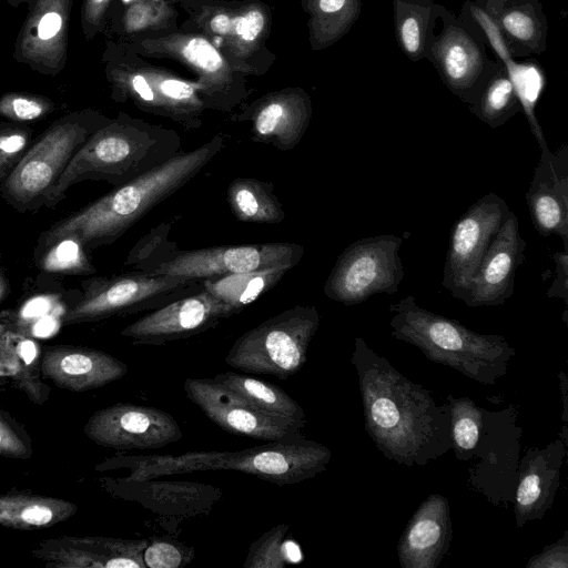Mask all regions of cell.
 Segmentation results:
<instances>
[{"instance_id":"obj_1","label":"cell","mask_w":568,"mask_h":568,"mask_svg":"<svg viewBox=\"0 0 568 568\" xmlns=\"http://www.w3.org/2000/svg\"><path fill=\"white\" fill-rule=\"evenodd\" d=\"M351 362L358 378L364 428L397 464L425 466L452 449L450 408L356 337Z\"/></svg>"},{"instance_id":"obj_2","label":"cell","mask_w":568,"mask_h":568,"mask_svg":"<svg viewBox=\"0 0 568 568\" xmlns=\"http://www.w3.org/2000/svg\"><path fill=\"white\" fill-rule=\"evenodd\" d=\"M224 146V138L215 135L196 149L181 151L136 179L113 187L42 232L37 252L63 239L90 250L112 244L154 206L194 179Z\"/></svg>"},{"instance_id":"obj_3","label":"cell","mask_w":568,"mask_h":568,"mask_svg":"<svg viewBox=\"0 0 568 568\" xmlns=\"http://www.w3.org/2000/svg\"><path fill=\"white\" fill-rule=\"evenodd\" d=\"M452 449L470 463L467 484L496 507L514 500L523 428L513 404L498 410L476 405L468 397L448 395Z\"/></svg>"},{"instance_id":"obj_4","label":"cell","mask_w":568,"mask_h":568,"mask_svg":"<svg viewBox=\"0 0 568 568\" xmlns=\"http://www.w3.org/2000/svg\"><path fill=\"white\" fill-rule=\"evenodd\" d=\"M389 311L394 338L414 345L429 361L477 383L496 384L516 355L504 336L474 332L454 318L419 306L412 295L390 304Z\"/></svg>"},{"instance_id":"obj_5","label":"cell","mask_w":568,"mask_h":568,"mask_svg":"<svg viewBox=\"0 0 568 568\" xmlns=\"http://www.w3.org/2000/svg\"><path fill=\"white\" fill-rule=\"evenodd\" d=\"M179 135L165 129L116 120L95 131L70 161L44 200L53 207L75 183L104 181L121 186L181 152Z\"/></svg>"},{"instance_id":"obj_6","label":"cell","mask_w":568,"mask_h":568,"mask_svg":"<svg viewBox=\"0 0 568 568\" xmlns=\"http://www.w3.org/2000/svg\"><path fill=\"white\" fill-rule=\"evenodd\" d=\"M106 123L71 114L50 125L0 184L1 197L18 212L41 209L73 156Z\"/></svg>"},{"instance_id":"obj_7","label":"cell","mask_w":568,"mask_h":568,"mask_svg":"<svg viewBox=\"0 0 568 568\" xmlns=\"http://www.w3.org/2000/svg\"><path fill=\"white\" fill-rule=\"evenodd\" d=\"M321 316L313 305H295L242 334L225 356L231 367L280 379L298 373L318 329Z\"/></svg>"},{"instance_id":"obj_8","label":"cell","mask_w":568,"mask_h":568,"mask_svg":"<svg viewBox=\"0 0 568 568\" xmlns=\"http://www.w3.org/2000/svg\"><path fill=\"white\" fill-rule=\"evenodd\" d=\"M201 290L202 281L140 271L92 277L82 282V294L63 322L84 323L150 312Z\"/></svg>"},{"instance_id":"obj_9","label":"cell","mask_w":568,"mask_h":568,"mask_svg":"<svg viewBox=\"0 0 568 568\" xmlns=\"http://www.w3.org/2000/svg\"><path fill=\"white\" fill-rule=\"evenodd\" d=\"M304 247L296 243H257L223 245L194 250H179L168 239L161 244L154 260L143 271L197 281L227 274L288 268L297 265Z\"/></svg>"},{"instance_id":"obj_10","label":"cell","mask_w":568,"mask_h":568,"mask_svg":"<svg viewBox=\"0 0 568 568\" xmlns=\"http://www.w3.org/2000/svg\"><path fill=\"white\" fill-rule=\"evenodd\" d=\"M403 239L375 235L349 244L337 257L324 294L346 306L361 304L374 294H394L404 278L399 256Z\"/></svg>"},{"instance_id":"obj_11","label":"cell","mask_w":568,"mask_h":568,"mask_svg":"<svg viewBox=\"0 0 568 568\" xmlns=\"http://www.w3.org/2000/svg\"><path fill=\"white\" fill-rule=\"evenodd\" d=\"M444 85L468 105L491 60L485 43L453 11L438 3L428 28L425 57Z\"/></svg>"},{"instance_id":"obj_12","label":"cell","mask_w":568,"mask_h":568,"mask_svg":"<svg viewBox=\"0 0 568 568\" xmlns=\"http://www.w3.org/2000/svg\"><path fill=\"white\" fill-rule=\"evenodd\" d=\"M332 452L301 435L237 452H226L212 470H236L275 485L301 483L324 471Z\"/></svg>"},{"instance_id":"obj_13","label":"cell","mask_w":568,"mask_h":568,"mask_svg":"<svg viewBox=\"0 0 568 568\" xmlns=\"http://www.w3.org/2000/svg\"><path fill=\"white\" fill-rule=\"evenodd\" d=\"M508 212L506 201L490 192L453 225L442 280L453 297L459 298Z\"/></svg>"},{"instance_id":"obj_14","label":"cell","mask_w":568,"mask_h":568,"mask_svg":"<svg viewBox=\"0 0 568 568\" xmlns=\"http://www.w3.org/2000/svg\"><path fill=\"white\" fill-rule=\"evenodd\" d=\"M84 432L95 444L119 450L161 448L183 436L171 414L158 407L128 403L97 410Z\"/></svg>"},{"instance_id":"obj_15","label":"cell","mask_w":568,"mask_h":568,"mask_svg":"<svg viewBox=\"0 0 568 568\" xmlns=\"http://www.w3.org/2000/svg\"><path fill=\"white\" fill-rule=\"evenodd\" d=\"M186 397L216 426L237 436L278 440L298 437L304 427L266 415L213 378H186Z\"/></svg>"},{"instance_id":"obj_16","label":"cell","mask_w":568,"mask_h":568,"mask_svg":"<svg viewBox=\"0 0 568 568\" xmlns=\"http://www.w3.org/2000/svg\"><path fill=\"white\" fill-rule=\"evenodd\" d=\"M240 313L203 287L148 312L129 324L121 335L139 345H163L216 327L221 321Z\"/></svg>"},{"instance_id":"obj_17","label":"cell","mask_w":568,"mask_h":568,"mask_svg":"<svg viewBox=\"0 0 568 568\" xmlns=\"http://www.w3.org/2000/svg\"><path fill=\"white\" fill-rule=\"evenodd\" d=\"M526 245L518 217L509 210L458 300L469 307L503 305L514 293Z\"/></svg>"},{"instance_id":"obj_18","label":"cell","mask_w":568,"mask_h":568,"mask_svg":"<svg viewBox=\"0 0 568 568\" xmlns=\"http://www.w3.org/2000/svg\"><path fill=\"white\" fill-rule=\"evenodd\" d=\"M540 146V160L525 195L537 232L558 235L568 250V146L555 153L547 143Z\"/></svg>"},{"instance_id":"obj_19","label":"cell","mask_w":568,"mask_h":568,"mask_svg":"<svg viewBox=\"0 0 568 568\" xmlns=\"http://www.w3.org/2000/svg\"><path fill=\"white\" fill-rule=\"evenodd\" d=\"M567 446L558 438L544 448H529L519 458L513 500L517 528L544 518L551 508L560 485Z\"/></svg>"},{"instance_id":"obj_20","label":"cell","mask_w":568,"mask_h":568,"mask_svg":"<svg viewBox=\"0 0 568 568\" xmlns=\"http://www.w3.org/2000/svg\"><path fill=\"white\" fill-rule=\"evenodd\" d=\"M453 538L448 499L440 494L426 497L408 520L397 544L402 568H437Z\"/></svg>"},{"instance_id":"obj_21","label":"cell","mask_w":568,"mask_h":568,"mask_svg":"<svg viewBox=\"0 0 568 568\" xmlns=\"http://www.w3.org/2000/svg\"><path fill=\"white\" fill-rule=\"evenodd\" d=\"M43 375L61 388L85 392L122 378L128 366L116 357L92 348L54 346L41 361Z\"/></svg>"},{"instance_id":"obj_22","label":"cell","mask_w":568,"mask_h":568,"mask_svg":"<svg viewBox=\"0 0 568 568\" xmlns=\"http://www.w3.org/2000/svg\"><path fill=\"white\" fill-rule=\"evenodd\" d=\"M149 540L113 538H59L43 542L38 551L55 567L145 568L143 552Z\"/></svg>"},{"instance_id":"obj_23","label":"cell","mask_w":568,"mask_h":568,"mask_svg":"<svg viewBox=\"0 0 568 568\" xmlns=\"http://www.w3.org/2000/svg\"><path fill=\"white\" fill-rule=\"evenodd\" d=\"M495 22L511 57L547 50L548 20L539 0H474Z\"/></svg>"},{"instance_id":"obj_24","label":"cell","mask_w":568,"mask_h":568,"mask_svg":"<svg viewBox=\"0 0 568 568\" xmlns=\"http://www.w3.org/2000/svg\"><path fill=\"white\" fill-rule=\"evenodd\" d=\"M70 6L71 0H38L19 42L27 61L49 68L61 62Z\"/></svg>"},{"instance_id":"obj_25","label":"cell","mask_w":568,"mask_h":568,"mask_svg":"<svg viewBox=\"0 0 568 568\" xmlns=\"http://www.w3.org/2000/svg\"><path fill=\"white\" fill-rule=\"evenodd\" d=\"M213 379L230 388L257 410L305 427L306 415L303 407L280 386L235 372L216 374Z\"/></svg>"},{"instance_id":"obj_26","label":"cell","mask_w":568,"mask_h":568,"mask_svg":"<svg viewBox=\"0 0 568 568\" xmlns=\"http://www.w3.org/2000/svg\"><path fill=\"white\" fill-rule=\"evenodd\" d=\"M308 116L304 104L270 101L252 116V139L281 151H290L300 143L306 131Z\"/></svg>"},{"instance_id":"obj_27","label":"cell","mask_w":568,"mask_h":568,"mask_svg":"<svg viewBox=\"0 0 568 568\" xmlns=\"http://www.w3.org/2000/svg\"><path fill=\"white\" fill-rule=\"evenodd\" d=\"M468 108L473 114L491 129L501 126L523 111L515 84L499 60H491Z\"/></svg>"},{"instance_id":"obj_28","label":"cell","mask_w":568,"mask_h":568,"mask_svg":"<svg viewBox=\"0 0 568 568\" xmlns=\"http://www.w3.org/2000/svg\"><path fill=\"white\" fill-rule=\"evenodd\" d=\"M77 506L37 495H0V525L14 529H39L71 517Z\"/></svg>"},{"instance_id":"obj_29","label":"cell","mask_w":568,"mask_h":568,"mask_svg":"<svg viewBox=\"0 0 568 568\" xmlns=\"http://www.w3.org/2000/svg\"><path fill=\"white\" fill-rule=\"evenodd\" d=\"M226 200L232 214L241 222L278 224L285 219L283 204L270 182L234 179L227 186Z\"/></svg>"},{"instance_id":"obj_30","label":"cell","mask_w":568,"mask_h":568,"mask_svg":"<svg viewBox=\"0 0 568 568\" xmlns=\"http://www.w3.org/2000/svg\"><path fill=\"white\" fill-rule=\"evenodd\" d=\"M142 504L152 510L168 515H196L206 513L211 505L200 500L220 499V490L212 486L194 483L141 480Z\"/></svg>"},{"instance_id":"obj_31","label":"cell","mask_w":568,"mask_h":568,"mask_svg":"<svg viewBox=\"0 0 568 568\" xmlns=\"http://www.w3.org/2000/svg\"><path fill=\"white\" fill-rule=\"evenodd\" d=\"M437 7L433 0H392L395 39L412 62L425 59L427 31Z\"/></svg>"},{"instance_id":"obj_32","label":"cell","mask_w":568,"mask_h":568,"mask_svg":"<svg viewBox=\"0 0 568 568\" xmlns=\"http://www.w3.org/2000/svg\"><path fill=\"white\" fill-rule=\"evenodd\" d=\"M288 268L233 273L202 281V287L239 312L272 290Z\"/></svg>"},{"instance_id":"obj_33","label":"cell","mask_w":568,"mask_h":568,"mask_svg":"<svg viewBox=\"0 0 568 568\" xmlns=\"http://www.w3.org/2000/svg\"><path fill=\"white\" fill-rule=\"evenodd\" d=\"M226 452H189L180 455H148L121 458L131 468L128 481L156 479L160 476L212 470Z\"/></svg>"},{"instance_id":"obj_34","label":"cell","mask_w":568,"mask_h":568,"mask_svg":"<svg viewBox=\"0 0 568 568\" xmlns=\"http://www.w3.org/2000/svg\"><path fill=\"white\" fill-rule=\"evenodd\" d=\"M85 247L80 243L63 239L47 246L41 253V266L51 272L91 274L95 267L85 254Z\"/></svg>"},{"instance_id":"obj_35","label":"cell","mask_w":568,"mask_h":568,"mask_svg":"<svg viewBox=\"0 0 568 568\" xmlns=\"http://www.w3.org/2000/svg\"><path fill=\"white\" fill-rule=\"evenodd\" d=\"M290 529L287 524H278L264 532L250 547L243 566L245 568H284V539Z\"/></svg>"},{"instance_id":"obj_36","label":"cell","mask_w":568,"mask_h":568,"mask_svg":"<svg viewBox=\"0 0 568 568\" xmlns=\"http://www.w3.org/2000/svg\"><path fill=\"white\" fill-rule=\"evenodd\" d=\"M322 14L324 39L334 41L344 36L355 23L362 12V0H316Z\"/></svg>"},{"instance_id":"obj_37","label":"cell","mask_w":568,"mask_h":568,"mask_svg":"<svg viewBox=\"0 0 568 568\" xmlns=\"http://www.w3.org/2000/svg\"><path fill=\"white\" fill-rule=\"evenodd\" d=\"M31 144V131L27 126L0 124V184L14 170Z\"/></svg>"},{"instance_id":"obj_38","label":"cell","mask_w":568,"mask_h":568,"mask_svg":"<svg viewBox=\"0 0 568 568\" xmlns=\"http://www.w3.org/2000/svg\"><path fill=\"white\" fill-rule=\"evenodd\" d=\"M193 558V548L165 539L149 541L143 552L145 568H181L190 564Z\"/></svg>"},{"instance_id":"obj_39","label":"cell","mask_w":568,"mask_h":568,"mask_svg":"<svg viewBox=\"0 0 568 568\" xmlns=\"http://www.w3.org/2000/svg\"><path fill=\"white\" fill-rule=\"evenodd\" d=\"M50 110V102L42 98L8 94L0 100V114L14 122L37 121Z\"/></svg>"},{"instance_id":"obj_40","label":"cell","mask_w":568,"mask_h":568,"mask_svg":"<svg viewBox=\"0 0 568 568\" xmlns=\"http://www.w3.org/2000/svg\"><path fill=\"white\" fill-rule=\"evenodd\" d=\"M183 55L190 63L207 72H215L223 64L217 50L202 38L191 39L183 48Z\"/></svg>"},{"instance_id":"obj_41","label":"cell","mask_w":568,"mask_h":568,"mask_svg":"<svg viewBox=\"0 0 568 568\" xmlns=\"http://www.w3.org/2000/svg\"><path fill=\"white\" fill-rule=\"evenodd\" d=\"M568 567V531L561 538L547 545L540 552L530 557L526 568H567Z\"/></svg>"},{"instance_id":"obj_42","label":"cell","mask_w":568,"mask_h":568,"mask_svg":"<svg viewBox=\"0 0 568 568\" xmlns=\"http://www.w3.org/2000/svg\"><path fill=\"white\" fill-rule=\"evenodd\" d=\"M555 261V278L548 288L547 296L561 298L568 305V250L556 252L552 255Z\"/></svg>"},{"instance_id":"obj_43","label":"cell","mask_w":568,"mask_h":568,"mask_svg":"<svg viewBox=\"0 0 568 568\" xmlns=\"http://www.w3.org/2000/svg\"><path fill=\"white\" fill-rule=\"evenodd\" d=\"M264 17L258 10H251L244 16L231 19V32L244 41H253L263 29Z\"/></svg>"},{"instance_id":"obj_44","label":"cell","mask_w":568,"mask_h":568,"mask_svg":"<svg viewBox=\"0 0 568 568\" xmlns=\"http://www.w3.org/2000/svg\"><path fill=\"white\" fill-rule=\"evenodd\" d=\"M26 443L18 433L0 416V455L16 458L28 456Z\"/></svg>"},{"instance_id":"obj_45","label":"cell","mask_w":568,"mask_h":568,"mask_svg":"<svg viewBox=\"0 0 568 568\" xmlns=\"http://www.w3.org/2000/svg\"><path fill=\"white\" fill-rule=\"evenodd\" d=\"M160 91L164 98L181 103L192 101L195 94V89L191 84L174 79L161 82Z\"/></svg>"},{"instance_id":"obj_46","label":"cell","mask_w":568,"mask_h":568,"mask_svg":"<svg viewBox=\"0 0 568 568\" xmlns=\"http://www.w3.org/2000/svg\"><path fill=\"white\" fill-rule=\"evenodd\" d=\"M559 377V387L561 393V403H562V427L560 430L559 438L568 445V429H567V389H568V379L567 375L564 372L558 374Z\"/></svg>"},{"instance_id":"obj_47","label":"cell","mask_w":568,"mask_h":568,"mask_svg":"<svg viewBox=\"0 0 568 568\" xmlns=\"http://www.w3.org/2000/svg\"><path fill=\"white\" fill-rule=\"evenodd\" d=\"M132 87L136 94L143 100L144 102H154L155 101V94L146 80L142 75H135L132 79Z\"/></svg>"},{"instance_id":"obj_48","label":"cell","mask_w":568,"mask_h":568,"mask_svg":"<svg viewBox=\"0 0 568 568\" xmlns=\"http://www.w3.org/2000/svg\"><path fill=\"white\" fill-rule=\"evenodd\" d=\"M210 27L217 34L231 33V19L226 14H217L211 20Z\"/></svg>"},{"instance_id":"obj_49","label":"cell","mask_w":568,"mask_h":568,"mask_svg":"<svg viewBox=\"0 0 568 568\" xmlns=\"http://www.w3.org/2000/svg\"><path fill=\"white\" fill-rule=\"evenodd\" d=\"M21 356L26 362H30L34 356V345L30 342H26L21 345Z\"/></svg>"},{"instance_id":"obj_50","label":"cell","mask_w":568,"mask_h":568,"mask_svg":"<svg viewBox=\"0 0 568 568\" xmlns=\"http://www.w3.org/2000/svg\"><path fill=\"white\" fill-rule=\"evenodd\" d=\"M105 1L106 0H88V17H91L93 13H95Z\"/></svg>"},{"instance_id":"obj_51","label":"cell","mask_w":568,"mask_h":568,"mask_svg":"<svg viewBox=\"0 0 568 568\" xmlns=\"http://www.w3.org/2000/svg\"><path fill=\"white\" fill-rule=\"evenodd\" d=\"M130 1H132V0H123V2H124V3H128V2H130Z\"/></svg>"},{"instance_id":"obj_52","label":"cell","mask_w":568,"mask_h":568,"mask_svg":"<svg viewBox=\"0 0 568 568\" xmlns=\"http://www.w3.org/2000/svg\"><path fill=\"white\" fill-rule=\"evenodd\" d=\"M11 1H13V2H19L20 0H11Z\"/></svg>"}]
</instances>
